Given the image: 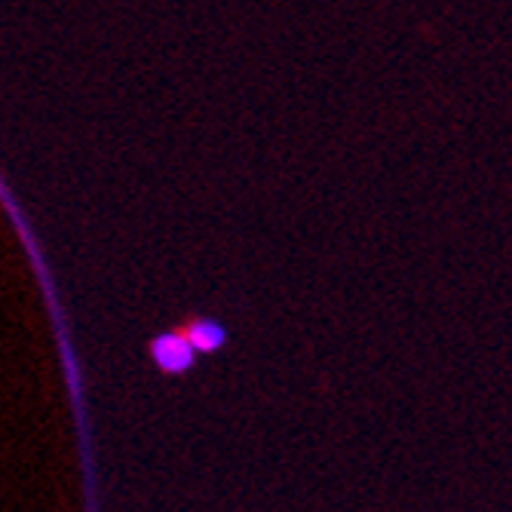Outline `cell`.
Masks as SVG:
<instances>
[{"label": "cell", "mask_w": 512, "mask_h": 512, "mask_svg": "<svg viewBox=\"0 0 512 512\" xmlns=\"http://www.w3.org/2000/svg\"><path fill=\"white\" fill-rule=\"evenodd\" d=\"M148 356H151L154 368L160 371V375H166V378L188 375V371H194V365L200 359L197 347L191 344L188 335H184L181 325H175V329H169V332H160L148 344Z\"/></svg>", "instance_id": "obj_1"}, {"label": "cell", "mask_w": 512, "mask_h": 512, "mask_svg": "<svg viewBox=\"0 0 512 512\" xmlns=\"http://www.w3.org/2000/svg\"><path fill=\"white\" fill-rule=\"evenodd\" d=\"M181 329L191 338V344L197 347L200 356H212V353L224 350L230 341L227 325L221 319H212V316H188L181 322Z\"/></svg>", "instance_id": "obj_2"}]
</instances>
